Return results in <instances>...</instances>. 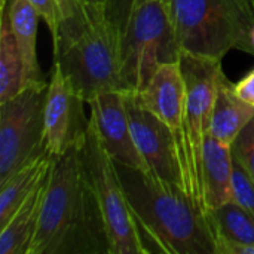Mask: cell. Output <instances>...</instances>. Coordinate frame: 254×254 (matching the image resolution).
Here are the masks:
<instances>
[{
  "mask_svg": "<svg viewBox=\"0 0 254 254\" xmlns=\"http://www.w3.org/2000/svg\"><path fill=\"white\" fill-rule=\"evenodd\" d=\"M82 140L52 159L28 254H110L103 213L82 155Z\"/></svg>",
  "mask_w": 254,
  "mask_h": 254,
  "instance_id": "1",
  "label": "cell"
},
{
  "mask_svg": "<svg viewBox=\"0 0 254 254\" xmlns=\"http://www.w3.org/2000/svg\"><path fill=\"white\" fill-rule=\"evenodd\" d=\"M116 170L146 253L216 254L207 213L182 188L122 164Z\"/></svg>",
  "mask_w": 254,
  "mask_h": 254,
  "instance_id": "2",
  "label": "cell"
},
{
  "mask_svg": "<svg viewBox=\"0 0 254 254\" xmlns=\"http://www.w3.org/2000/svg\"><path fill=\"white\" fill-rule=\"evenodd\" d=\"M121 36L107 21L103 4H86L77 18L61 22L52 40L54 65L88 103L106 91H127L121 74Z\"/></svg>",
  "mask_w": 254,
  "mask_h": 254,
  "instance_id": "3",
  "label": "cell"
},
{
  "mask_svg": "<svg viewBox=\"0 0 254 254\" xmlns=\"http://www.w3.org/2000/svg\"><path fill=\"white\" fill-rule=\"evenodd\" d=\"M182 52L223 60L247 54L254 30V0H167Z\"/></svg>",
  "mask_w": 254,
  "mask_h": 254,
  "instance_id": "4",
  "label": "cell"
},
{
  "mask_svg": "<svg viewBox=\"0 0 254 254\" xmlns=\"http://www.w3.org/2000/svg\"><path fill=\"white\" fill-rule=\"evenodd\" d=\"M121 74L127 91L140 92L155 71L180 61L182 49L167 0H140L121 36Z\"/></svg>",
  "mask_w": 254,
  "mask_h": 254,
  "instance_id": "5",
  "label": "cell"
},
{
  "mask_svg": "<svg viewBox=\"0 0 254 254\" xmlns=\"http://www.w3.org/2000/svg\"><path fill=\"white\" fill-rule=\"evenodd\" d=\"M180 65L186 82L185 113V168L183 186L189 198L205 213L202 155L205 137L210 132L219 77L223 71L222 60L182 52Z\"/></svg>",
  "mask_w": 254,
  "mask_h": 254,
  "instance_id": "6",
  "label": "cell"
},
{
  "mask_svg": "<svg viewBox=\"0 0 254 254\" xmlns=\"http://www.w3.org/2000/svg\"><path fill=\"white\" fill-rule=\"evenodd\" d=\"M48 85V80L30 82L19 94L0 103V183L48 153L43 121Z\"/></svg>",
  "mask_w": 254,
  "mask_h": 254,
  "instance_id": "7",
  "label": "cell"
},
{
  "mask_svg": "<svg viewBox=\"0 0 254 254\" xmlns=\"http://www.w3.org/2000/svg\"><path fill=\"white\" fill-rule=\"evenodd\" d=\"M82 155L103 213L110 254H144L138 226L129 210L116 164L101 146L89 122L82 140Z\"/></svg>",
  "mask_w": 254,
  "mask_h": 254,
  "instance_id": "8",
  "label": "cell"
},
{
  "mask_svg": "<svg viewBox=\"0 0 254 254\" xmlns=\"http://www.w3.org/2000/svg\"><path fill=\"white\" fill-rule=\"evenodd\" d=\"M127 110L132 138L147 173L165 185L185 190L177 146L171 129L141 104L137 92H127Z\"/></svg>",
  "mask_w": 254,
  "mask_h": 254,
  "instance_id": "9",
  "label": "cell"
},
{
  "mask_svg": "<svg viewBox=\"0 0 254 254\" xmlns=\"http://www.w3.org/2000/svg\"><path fill=\"white\" fill-rule=\"evenodd\" d=\"M83 100L54 65L45 101V147L51 156H58L80 141L86 132L88 121L83 116Z\"/></svg>",
  "mask_w": 254,
  "mask_h": 254,
  "instance_id": "10",
  "label": "cell"
},
{
  "mask_svg": "<svg viewBox=\"0 0 254 254\" xmlns=\"http://www.w3.org/2000/svg\"><path fill=\"white\" fill-rule=\"evenodd\" d=\"M127 92L106 91L91 98L86 103L89 106V124L95 129L101 146L116 164L147 171L132 138Z\"/></svg>",
  "mask_w": 254,
  "mask_h": 254,
  "instance_id": "11",
  "label": "cell"
},
{
  "mask_svg": "<svg viewBox=\"0 0 254 254\" xmlns=\"http://www.w3.org/2000/svg\"><path fill=\"white\" fill-rule=\"evenodd\" d=\"M137 95L141 104L171 129L177 146L179 167L183 180L186 82L180 61L161 65L155 71L146 88L137 92Z\"/></svg>",
  "mask_w": 254,
  "mask_h": 254,
  "instance_id": "12",
  "label": "cell"
},
{
  "mask_svg": "<svg viewBox=\"0 0 254 254\" xmlns=\"http://www.w3.org/2000/svg\"><path fill=\"white\" fill-rule=\"evenodd\" d=\"M254 119V107L243 101L234 83L222 71L210 121V134L226 146H234L243 129Z\"/></svg>",
  "mask_w": 254,
  "mask_h": 254,
  "instance_id": "13",
  "label": "cell"
},
{
  "mask_svg": "<svg viewBox=\"0 0 254 254\" xmlns=\"http://www.w3.org/2000/svg\"><path fill=\"white\" fill-rule=\"evenodd\" d=\"M234 153L232 146L222 144L210 132L205 137L202 155V182L205 210H214L234 201L232 193Z\"/></svg>",
  "mask_w": 254,
  "mask_h": 254,
  "instance_id": "14",
  "label": "cell"
},
{
  "mask_svg": "<svg viewBox=\"0 0 254 254\" xmlns=\"http://www.w3.org/2000/svg\"><path fill=\"white\" fill-rule=\"evenodd\" d=\"M46 182L48 176L25 198L7 223L0 228V254H28V249L37 229Z\"/></svg>",
  "mask_w": 254,
  "mask_h": 254,
  "instance_id": "15",
  "label": "cell"
},
{
  "mask_svg": "<svg viewBox=\"0 0 254 254\" xmlns=\"http://www.w3.org/2000/svg\"><path fill=\"white\" fill-rule=\"evenodd\" d=\"M54 156L49 153L25 164L16 170L6 182L0 183V228L19 208L25 198L46 179Z\"/></svg>",
  "mask_w": 254,
  "mask_h": 254,
  "instance_id": "16",
  "label": "cell"
},
{
  "mask_svg": "<svg viewBox=\"0 0 254 254\" xmlns=\"http://www.w3.org/2000/svg\"><path fill=\"white\" fill-rule=\"evenodd\" d=\"M1 4H6L9 12L12 31L16 37L22 55L27 83L45 80L37 63V52H36L37 22L40 18L39 13L27 0H6V3Z\"/></svg>",
  "mask_w": 254,
  "mask_h": 254,
  "instance_id": "17",
  "label": "cell"
},
{
  "mask_svg": "<svg viewBox=\"0 0 254 254\" xmlns=\"http://www.w3.org/2000/svg\"><path fill=\"white\" fill-rule=\"evenodd\" d=\"M27 83L22 55L12 31L9 12L1 4L0 13V103L19 94Z\"/></svg>",
  "mask_w": 254,
  "mask_h": 254,
  "instance_id": "18",
  "label": "cell"
},
{
  "mask_svg": "<svg viewBox=\"0 0 254 254\" xmlns=\"http://www.w3.org/2000/svg\"><path fill=\"white\" fill-rule=\"evenodd\" d=\"M207 219L214 235L216 250L223 243L254 244V216L235 201L208 210Z\"/></svg>",
  "mask_w": 254,
  "mask_h": 254,
  "instance_id": "19",
  "label": "cell"
},
{
  "mask_svg": "<svg viewBox=\"0 0 254 254\" xmlns=\"http://www.w3.org/2000/svg\"><path fill=\"white\" fill-rule=\"evenodd\" d=\"M232 193L234 201L254 216V179L235 156L232 170Z\"/></svg>",
  "mask_w": 254,
  "mask_h": 254,
  "instance_id": "20",
  "label": "cell"
},
{
  "mask_svg": "<svg viewBox=\"0 0 254 254\" xmlns=\"http://www.w3.org/2000/svg\"><path fill=\"white\" fill-rule=\"evenodd\" d=\"M140 0H104V13L115 31L122 36Z\"/></svg>",
  "mask_w": 254,
  "mask_h": 254,
  "instance_id": "21",
  "label": "cell"
},
{
  "mask_svg": "<svg viewBox=\"0 0 254 254\" xmlns=\"http://www.w3.org/2000/svg\"><path fill=\"white\" fill-rule=\"evenodd\" d=\"M232 152L254 179V119L238 135L232 146Z\"/></svg>",
  "mask_w": 254,
  "mask_h": 254,
  "instance_id": "22",
  "label": "cell"
},
{
  "mask_svg": "<svg viewBox=\"0 0 254 254\" xmlns=\"http://www.w3.org/2000/svg\"><path fill=\"white\" fill-rule=\"evenodd\" d=\"M34 10L39 13V16L45 21V24L48 25L51 34H52V40L58 36V30L61 25V10L58 6L57 0H27Z\"/></svg>",
  "mask_w": 254,
  "mask_h": 254,
  "instance_id": "23",
  "label": "cell"
},
{
  "mask_svg": "<svg viewBox=\"0 0 254 254\" xmlns=\"http://www.w3.org/2000/svg\"><path fill=\"white\" fill-rule=\"evenodd\" d=\"M234 88H235L237 95L243 101H246L247 104L254 107V70L247 73L244 79H241L238 83H234Z\"/></svg>",
  "mask_w": 254,
  "mask_h": 254,
  "instance_id": "24",
  "label": "cell"
},
{
  "mask_svg": "<svg viewBox=\"0 0 254 254\" xmlns=\"http://www.w3.org/2000/svg\"><path fill=\"white\" fill-rule=\"evenodd\" d=\"M57 1H58L60 10H61L63 21L77 18L83 10V3L80 0H57Z\"/></svg>",
  "mask_w": 254,
  "mask_h": 254,
  "instance_id": "25",
  "label": "cell"
},
{
  "mask_svg": "<svg viewBox=\"0 0 254 254\" xmlns=\"http://www.w3.org/2000/svg\"><path fill=\"white\" fill-rule=\"evenodd\" d=\"M216 254H254V244H231L223 243L217 246Z\"/></svg>",
  "mask_w": 254,
  "mask_h": 254,
  "instance_id": "26",
  "label": "cell"
},
{
  "mask_svg": "<svg viewBox=\"0 0 254 254\" xmlns=\"http://www.w3.org/2000/svg\"><path fill=\"white\" fill-rule=\"evenodd\" d=\"M247 54H250L252 57H254V30L252 31V34H250V40H249V51H247Z\"/></svg>",
  "mask_w": 254,
  "mask_h": 254,
  "instance_id": "27",
  "label": "cell"
},
{
  "mask_svg": "<svg viewBox=\"0 0 254 254\" xmlns=\"http://www.w3.org/2000/svg\"><path fill=\"white\" fill-rule=\"evenodd\" d=\"M82 3H86V4H103L104 6V0H80Z\"/></svg>",
  "mask_w": 254,
  "mask_h": 254,
  "instance_id": "28",
  "label": "cell"
}]
</instances>
